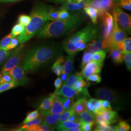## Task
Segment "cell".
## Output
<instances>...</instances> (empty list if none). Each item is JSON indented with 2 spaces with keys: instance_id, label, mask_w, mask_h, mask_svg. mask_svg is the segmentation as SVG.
Masks as SVG:
<instances>
[{
  "instance_id": "16",
  "label": "cell",
  "mask_w": 131,
  "mask_h": 131,
  "mask_svg": "<svg viewBox=\"0 0 131 131\" xmlns=\"http://www.w3.org/2000/svg\"><path fill=\"white\" fill-rule=\"evenodd\" d=\"M63 97L59 96L53 104L52 107L50 109L46 111L39 110V112L43 117H45L52 114L62 113L64 111H65L63 105Z\"/></svg>"
},
{
  "instance_id": "14",
  "label": "cell",
  "mask_w": 131,
  "mask_h": 131,
  "mask_svg": "<svg viewBox=\"0 0 131 131\" xmlns=\"http://www.w3.org/2000/svg\"><path fill=\"white\" fill-rule=\"evenodd\" d=\"M61 85L59 89L54 91V93L66 98L74 99V100L79 99V93L77 91L72 89L65 83H63Z\"/></svg>"
},
{
  "instance_id": "25",
  "label": "cell",
  "mask_w": 131,
  "mask_h": 131,
  "mask_svg": "<svg viewBox=\"0 0 131 131\" xmlns=\"http://www.w3.org/2000/svg\"><path fill=\"white\" fill-rule=\"evenodd\" d=\"M85 13L88 15L91 19L93 24H96L98 23L97 19L99 13L98 10L90 6H88L83 9Z\"/></svg>"
},
{
  "instance_id": "44",
  "label": "cell",
  "mask_w": 131,
  "mask_h": 131,
  "mask_svg": "<svg viewBox=\"0 0 131 131\" xmlns=\"http://www.w3.org/2000/svg\"><path fill=\"white\" fill-rule=\"evenodd\" d=\"M14 80H15L13 78V77L10 75L8 72H6L4 74H3V76L0 80V84L6 83L11 82Z\"/></svg>"
},
{
  "instance_id": "23",
  "label": "cell",
  "mask_w": 131,
  "mask_h": 131,
  "mask_svg": "<svg viewBox=\"0 0 131 131\" xmlns=\"http://www.w3.org/2000/svg\"><path fill=\"white\" fill-rule=\"evenodd\" d=\"M61 113L52 114L44 117L43 122L50 126L56 128L57 125L58 120L60 116Z\"/></svg>"
},
{
  "instance_id": "18",
  "label": "cell",
  "mask_w": 131,
  "mask_h": 131,
  "mask_svg": "<svg viewBox=\"0 0 131 131\" xmlns=\"http://www.w3.org/2000/svg\"><path fill=\"white\" fill-rule=\"evenodd\" d=\"M59 95L56 94H51L50 97L44 99L39 106V110L46 111L52 107L54 102L59 97Z\"/></svg>"
},
{
  "instance_id": "9",
  "label": "cell",
  "mask_w": 131,
  "mask_h": 131,
  "mask_svg": "<svg viewBox=\"0 0 131 131\" xmlns=\"http://www.w3.org/2000/svg\"><path fill=\"white\" fill-rule=\"evenodd\" d=\"M126 37V32L120 28L114 19L112 30L108 40V49L116 46L117 43L121 41Z\"/></svg>"
},
{
  "instance_id": "41",
  "label": "cell",
  "mask_w": 131,
  "mask_h": 131,
  "mask_svg": "<svg viewBox=\"0 0 131 131\" xmlns=\"http://www.w3.org/2000/svg\"><path fill=\"white\" fill-rule=\"evenodd\" d=\"M74 103V99L66 98V97H63V105L65 110L71 107Z\"/></svg>"
},
{
  "instance_id": "20",
  "label": "cell",
  "mask_w": 131,
  "mask_h": 131,
  "mask_svg": "<svg viewBox=\"0 0 131 131\" xmlns=\"http://www.w3.org/2000/svg\"><path fill=\"white\" fill-rule=\"evenodd\" d=\"M116 46L123 54L131 52V38H125L117 43Z\"/></svg>"
},
{
  "instance_id": "29",
  "label": "cell",
  "mask_w": 131,
  "mask_h": 131,
  "mask_svg": "<svg viewBox=\"0 0 131 131\" xmlns=\"http://www.w3.org/2000/svg\"><path fill=\"white\" fill-rule=\"evenodd\" d=\"M19 85V83L16 80H14L13 81L9 82V83H6L1 84H0V93L5 92L7 90H8L9 89L15 88L16 87H17Z\"/></svg>"
},
{
  "instance_id": "32",
  "label": "cell",
  "mask_w": 131,
  "mask_h": 131,
  "mask_svg": "<svg viewBox=\"0 0 131 131\" xmlns=\"http://www.w3.org/2000/svg\"><path fill=\"white\" fill-rule=\"evenodd\" d=\"M81 79H83V78L77 73L69 76V77L67 78V79L66 80L65 84L69 86L70 88H71L74 84H75V83L78 80Z\"/></svg>"
},
{
  "instance_id": "13",
  "label": "cell",
  "mask_w": 131,
  "mask_h": 131,
  "mask_svg": "<svg viewBox=\"0 0 131 131\" xmlns=\"http://www.w3.org/2000/svg\"><path fill=\"white\" fill-rule=\"evenodd\" d=\"M7 72L19 83V85H24L29 82V79L26 76L25 70L21 66L19 65Z\"/></svg>"
},
{
  "instance_id": "15",
  "label": "cell",
  "mask_w": 131,
  "mask_h": 131,
  "mask_svg": "<svg viewBox=\"0 0 131 131\" xmlns=\"http://www.w3.org/2000/svg\"><path fill=\"white\" fill-rule=\"evenodd\" d=\"M107 47L103 42V38L100 36L95 38L90 43L88 44L85 47V51H89L93 53L94 52L104 50Z\"/></svg>"
},
{
  "instance_id": "45",
  "label": "cell",
  "mask_w": 131,
  "mask_h": 131,
  "mask_svg": "<svg viewBox=\"0 0 131 131\" xmlns=\"http://www.w3.org/2000/svg\"><path fill=\"white\" fill-rule=\"evenodd\" d=\"M11 52L0 49V65L9 57Z\"/></svg>"
},
{
  "instance_id": "30",
  "label": "cell",
  "mask_w": 131,
  "mask_h": 131,
  "mask_svg": "<svg viewBox=\"0 0 131 131\" xmlns=\"http://www.w3.org/2000/svg\"><path fill=\"white\" fill-rule=\"evenodd\" d=\"M106 56V51L105 50L94 52L92 55V60L99 62H103Z\"/></svg>"
},
{
  "instance_id": "40",
  "label": "cell",
  "mask_w": 131,
  "mask_h": 131,
  "mask_svg": "<svg viewBox=\"0 0 131 131\" xmlns=\"http://www.w3.org/2000/svg\"><path fill=\"white\" fill-rule=\"evenodd\" d=\"M40 115H41L39 112V110H35L32 112L30 113L27 116L25 119L24 120L23 123L24 124H25L28 123V122H30L31 121L33 120L34 118L38 117H40Z\"/></svg>"
},
{
  "instance_id": "17",
  "label": "cell",
  "mask_w": 131,
  "mask_h": 131,
  "mask_svg": "<svg viewBox=\"0 0 131 131\" xmlns=\"http://www.w3.org/2000/svg\"><path fill=\"white\" fill-rule=\"evenodd\" d=\"M91 0H82L78 2H69L63 4L60 8L73 11H81L89 6Z\"/></svg>"
},
{
  "instance_id": "48",
  "label": "cell",
  "mask_w": 131,
  "mask_h": 131,
  "mask_svg": "<svg viewBox=\"0 0 131 131\" xmlns=\"http://www.w3.org/2000/svg\"><path fill=\"white\" fill-rule=\"evenodd\" d=\"M123 60H124L125 64L126 65L127 69L129 71L131 70V52L126 53L124 54Z\"/></svg>"
},
{
  "instance_id": "35",
  "label": "cell",
  "mask_w": 131,
  "mask_h": 131,
  "mask_svg": "<svg viewBox=\"0 0 131 131\" xmlns=\"http://www.w3.org/2000/svg\"><path fill=\"white\" fill-rule=\"evenodd\" d=\"M43 122V118L40 117H38L33 120L31 121L30 122H28V123L24 124L23 126L18 130V131H24L25 128H26L28 126L32 125H40Z\"/></svg>"
},
{
  "instance_id": "58",
  "label": "cell",
  "mask_w": 131,
  "mask_h": 131,
  "mask_svg": "<svg viewBox=\"0 0 131 131\" xmlns=\"http://www.w3.org/2000/svg\"><path fill=\"white\" fill-rule=\"evenodd\" d=\"M2 76H3V74L2 73H0V80L1 79Z\"/></svg>"
},
{
  "instance_id": "50",
  "label": "cell",
  "mask_w": 131,
  "mask_h": 131,
  "mask_svg": "<svg viewBox=\"0 0 131 131\" xmlns=\"http://www.w3.org/2000/svg\"><path fill=\"white\" fill-rule=\"evenodd\" d=\"M40 129L39 131H54L56 128L48 125L46 123L42 122V123L39 125Z\"/></svg>"
},
{
  "instance_id": "53",
  "label": "cell",
  "mask_w": 131,
  "mask_h": 131,
  "mask_svg": "<svg viewBox=\"0 0 131 131\" xmlns=\"http://www.w3.org/2000/svg\"><path fill=\"white\" fill-rule=\"evenodd\" d=\"M39 125H32L28 126L24 129V131H39Z\"/></svg>"
},
{
  "instance_id": "51",
  "label": "cell",
  "mask_w": 131,
  "mask_h": 131,
  "mask_svg": "<svg viewBox=\"0 0 131 131\" xmlns=\"http://www.w3.org/2000/svg\"><path fill=\"white\" fill-rule=\"evenodd\" d=\"M47 1L49 2L53 3L56 4H63L66 3H69V2H78L82 0H47Z\"/></svg>"
},
{
  "instance_id": "54",
  "label": "cell",
  "mask_w": 131,
  "mask_h": 131,
  "mask_svg": "<svg viewBox=\"0 0 131 131\" xmlns=\"http://www.w3.org/2000/svg\"><path fill=\"white\" fill-rule=\"evenodd\" d=\"M62 84H63V82H62V81L60 78L58 77L55 80L54 83V86L56 89L55 91H56L58 89H59L61 88V85Z\"/></svg>"
},
{
  "instance_id": "42",
  "label": "cell",
  "mask_w": 131,
  "mask_h": 131,
  "mask_svg": "<svg viewBox=\"0 0 131 131\" xmlns=\"http://www.w3.org/2000/svg\"><path fill=\"white\" fill-rule=\"evenodd\" d=\"M31 20L30 16H27L25 15H21L19 17L18 19L19 24H21L24 25V26H26L28 24Z\"/></svg>"
},
{
  "instance_id": "24",
  "label": "cell",
  "mask_w": 131,
  "mask_h": 131,
  "mask_svg": "<svg viewBox=\"0 0 131 131\" xmlns=\"http://www.w3.org/2000/svg\"><path fill=\"white\" fill-rule=\"evenodd\" d=\"M75 56L69 55L66 57L63 66L64 70L68 75L70 74L74 69V60Z\"/></svg>"
},
{
  "instance_id": "37",
  "label": "cell",
  "mask_w": 131,
  "mask_h": 131,
  "mask_svg": "<svg viewBox=\"0 0 131 131\" xmlns=\"http://www.w3.org/2000/svg\"><path fill=\"white\" fill-rule=\"evenodd\" d=\"M24 28L25 26L21 24H17L12 28L11 33L13 37H16L23 32Z\"/></svg>"
},
{
  "instance_id": "22",
  "label": "cell",
  "mask_w": 131,
  "mask_h": 131,
  "mask_svg": "<svg viewBox=\"0 0 131 131\" xmlns=\"http://www.w3.org/2000/svg\"><path fill=\"white\" fill-rule=\"evenodd\" d=\"M110 57L116 64H121L123 62V55L116 46L110 49Z\"/></svg>"
},
{
  "instance_id": "33",
  "label": "cell",
  "mask_w": 131,
  "mask_h": 131,
  "mask_svg": "<svg viewBox=\"0 0 131 131\" xmlns=\"http://www.w3.org/2000/svg\"><path fill=\"white\" fill-rule=\"evenodd\" d=\"M94 130L96 131H118V127L110 125H103L100 124H97Z\"/></svg>"
},
{
  "instance_id": "10",
  "label": "cell",
  "mask_w": 131,
  "mask_h": 131,
  "mask_svg": "<svg viewBox=\"0 0 131 131\" xmlns=\"http://www.w3.org/2000/svg\"><path fill=\"white\" fill-rule=\"evenodd\" d=\"M118 114L113 110H104L100 114L96 115L95 122L103 125H109L116 122Z\"/></svg>"
},
{
  "instance_id": "31",
  "label": "cell",
  "mask_w": 131,
  "mask_h": 131,
  "mask_svg": "<svg viewBox=\"0 0 131 131\" xmlns=\"http://www.w3.org/2000/svg\"><path fill=\"white\" fill-rule=\"evenodd\" d=\"M74 112H75L74 111L72 106L70 108L64 111L62 113V114L61 113V114L60 115L59 119L58 120L57 124L61 122H62L67 121L68 119L69 118V117H70V116Z\"/></svg>"
},
{
  "instance_id": "1",
  "label": "cell",
  "mask_w": 131,
  "mask_h": 131,
  "mask_svg": "<svg viewBox=\"0 0 131 131\" xmlns=\"http://www.w3.org/2000/svg\"><path fill=\"white\" fill-rule=\"evenodd\" d=\"M62 54L61 47L56 43L40 45L29 51L25 58L23 69L33 72L41 67L56 59Z\"/></svg>"
},
{
  "instance_id": "2",
  "label": "cell",
  "mask_w": 131,
  "mask_h": 131,
  "mask_svg": "<svg viewBox=\"0 0 131 131\" xmlns=\"http://www.w3.org/2000/svg\"><path fill=\"white\" fill-rule=\"evenodd\" d=\"M84 20L83 13L69 20H54L45 24L37 35L38 37L41 38H57L67 36L79 28Z\"/></svg>"
},
{
  "instance_id": "27",
  "label": "cell",
  "mask_w": 131,
  "mask_h": 131,
  "mask_svg": "<svg viewBox=\"0 0 131 131\" xmlns=\"http://www.w3.org/2000/svg\"><path fill=\"white\" fill-rule=\"evenodd\" d=\"M60 12V8H57L52 6H49L47 10V19L49 20L54 21L58 19Z\"/></svg>"
},
{
  "instance_id": "55",
  "label": "cell",
  "mask_w": 131,
  "mask_h": 131,
  "mask_svg": "<svg viewBox=\"0 0 131 131\" xmlns=\"http://www.w3.org/2000/svg\"><path fill=\"white\" fill-rule=\"evenodd\" d=\"M60 76H61V79L62 81V82H63V83H65L66 80L68 78V75L64 71V70L63 72L61 73Z\"/></svg>"
},
{
  "instance_id": "19",
  "label": "cell",
  "mask_w": 131,
  "mask_h": 131,
  "mask_svg": "<svg viewBox=\"0 0 131 131\" xmlns=\"http://www.w3.org/2000/svg\"><path fill=\"white\" fill-rule=\"evenodd\" d=\"M82 119L78 117V118L75 122H70L66 121L62 122L56 125V128L57 131H66L68 129H70L74 127H79L81 126Z\"/></svg>"
},
{
  "instance_id": "39",
  "label": "cell",
  "mask_w": 131,
  "mask_h": 131,
  "mask_svg": "<svg viewBox=\"0 0 131 131\" xmlns=\"http://www.w3.org/2000/svg\"><path fill=\"white\" fill-rule=\"evenodd\" d=\"M117 5L125 9L131 10V0H116Z\"/></svg>"
},
{
  "instance_id": "49",
  "label": "cell",
  "mask_w": 131,
  "mask_h": 131,
  "mask_svg": "<svg viewBox=\"0 0 131 131\" xmlns=\"http://www.w3.org/2000/svg\"><path fill=\"white\" fill-rule=\"evenodd\" d=\"M19 40L18 38L14 37L12 39L11 42L10 43L9 45L8 46L7 48V51H9L10 50H12L16 48L19 45Z\"/></svg>"
},
{
  "instance_id": "7",
  "label": "cell",
  "mask_w": 131,
  "mask_h": 131,
  "mask_svg": "<svg viewBox=\"0 0 131 131\" xmlns=\"http://www.w3.org/2000/svg\"><path fill=\"white\" fill-rule=\"evenodd\" d=\"M8 59L5 62L1 70V73L4 74L19 65L23 56V46H20L11 52Z\"/></svg>"
},
{
  "instance_id": "46",
  "label": "cell",
  "mask_w": 131,
  "mask_h": 131,
  "mask_svg": "<svg viewBox=\"0 0 131 131\" xmlns=\"http://www.w3.org/2000/svg\"><path fill=\"white\" fill-rule=\"evenodd\" d=\"M117 127L118 131H128L131 130V127L130 125L125 121L120 122Z\"/></svg>"
},
{
  "instance_id": "28",
  "label": "cell",
  "mask_w": 131,
  "mask_h": 131,
  "mask_svg": "<svg viewBox=\"0 0 131 131\" xmlns=\"http://www.w3.org/2000/svg\"><path fill=\"white\" fill-rule=\"evenodd\" d=\"M80 118L85 122H95L96 114L93 113L89 112V111L85 109L83 112L80 113Z\"/></svg>"
},
{
  "instance_id": "8",
  "label": "cell",
  "mask_w": 131,
  "mask_h": 131,
  "mask_svg": "<svg viewBox=\"0 0 131 131\" xmlns=\"http://www.w3.org/2000/svg\"><path fill=\"white\" fill-rule=\"evenodd\" d=\"M96 97L102 100L108 101L110 103L113 104H118L119 97L117 93L111 89L106 88H100L95 91Z\"/></svg>"
},
{
  "instance_id": "3",
  "label": "cell",
  "mask_w": 131,
  "mask_h": 131,
  "mask_svg": "<svg viewBox=\"0 0 131 131\" xmlns=\"http://www.w3.org/2000/svg\"><path fill=\"white\" fill-rule=\"evenodd\" d=\"M99 28L96 24H89L79 31L71 35L63 41L62 46L69 55L75 56L85 48L88 43L99 37Z\"/></svg>"
},
{
  "instance_id": "59",
  "label": "cell",
  "mask_w": 131,
  "mask_h": 131,
  "mask_svg": "<svg viewBox=\"0 0 131 131\" xmlns=\"http://www.w3.org/2000/svg\"><path fill=\"white\" fill-rule=\"evenodd\" d=\"M0 126H1V125H0Z\"/></svg>"
},
{
  "instance_id": "52",
  "label": "cell",
  "mask_w": 131,
  "mask_h": 131,
  "mask_svg": "<svg viewBox=\"0 0 131 131\" xmlns=\"http://www.w3.org/2000/svg\"><path fill=\"white\" fill-rule=\"evenodd\" d=\"M102 107L104 110H112V108L111 107V104L106 100H103Z\"/></svg>"
},
{
  "instance_id": "6",
  "label": "cell",
  "mask_w": 131,
  "mask_h": 131,
  "mask_svg": "<svg viewBox=\"0 0 131 131\" xmlns=\"http://www.w3.org/2000/svg\"><path fill=\"white\" fill-rule=\"evenodd\" d=\"M102 19V36L103 42L108 49V40L112 30L114 19L108 12H105L100 16Z\"/></svg>"
},
{
  "instance_id": "4",
  "label": "cell",
  "mask_w": 131,
  "mask_h": 131,
  "mask_svg": "<svg viewBox=\"0 0 131 131\" xmlns=\"http://www.w3.org/2000/svg\"><path fill=\"white\" fill-rule=\"evenodd\" d=\"M50 6L44 4H39L34 7L30 15L31 20L25 27L23 32L18 37L21 44L27 42L36 35L47 22V10Z\"/></svg>"
},
{
  "instance_id": "36",
  "label": "cell",
  "mask_w": 131,
  "mask_h": 131,
  "mask_svg": "<svg viewBox=\"0 0 131 131\" xmlns=\"http://www.w3.org/2000/svg\"><path fill=\"white\" fill-rule=\"evenodd\" d=\"M89 85L90 84L89 83L87 82L86 81H85L83 79H81L78 80L75 83V84L71 87V88L76 91H78L80 89H83V88L89 86Z\"/></svg>"
},
{
  "instance_id": "57",
  "label": "cell",
  "mask_w": 131,
  "mask_h": 131,
  "mask_svg": "<svg viewBox=\"0 0 131 131\" xmlns=\"http://www.w3.org/2000/svg\"><path fill=\"white\" fill-rule=\"evenodd\" d=\"M18 0H0V1H6V2H9V1H15Z\"/></svg>"
},
{
  "instance_id": "47",
  "label": "cell",
  "mask_w": 131,
  "mask_h": 131,
  "mask_svg": "<svg viewBox=\"0 0 131 131\" xmlns=\"http://www.w3.org/2000/svg\"><path fill=\"white\" fill-rule=\"evenodd\" d=\"M86 80L88 81H90L91 82L99 83L101 81L102 78L99 74H93L89 75L86 78Z\"/></svg>"
},
{
  "instance_id": "38",
  "label": "cell",
  "mask_w": 131,
  "mask_h": 131,
  "mask_svg": "<svg viewBox=\"0 0 131 131\" xmlns=\"http://www.w3.org/2000/svg\"><path fill=\"white\" fill-rule=\"evenodd\" d=\"M93 53L89 51H84V55L82 58V61L81 68L84 67L87 63L92 60V55Z\"/></svg>"
},
{
  "instance_id": "26",
  "label": "cell",
  "mask_w": 131,
  "mask_h": 131,
  "mask_svg": "<svg viewBox=\"0 0 131 131\" xmlns=\"http://www.w3.org/2000/svg\"><path fill=\"white\" fill-rule=\"evenodd\" d=\"M86 100V99L85 98L79 99L77 100L76 102H74L72 105V107L74 111L77 115H79L80 113L83 112L85 109V103Z\"/></svg>"
},
{
  "instance_id": "21",
  "label": "cell",
  "mask_w": 131,
  "mask_h": 131,
  "mask_svg": "<svg viewBox=\"0 0 131 131\" xmlns=\"http://www.w3.org/2000/svg\"><path fill=\"white\" fill-rule=\"evenodd\" d=\"M65 60V57L61 55L56 59V61L52 66V70L57 76H60L61 73L63 72L64 68L62 64L64 63Z\"/></svg>"
},
{
  "instance_id": "5",
  "label": "cell",
  "mask_w": 131,
  "mask_h": 131,
  "mask_svg": "<svg viewBox=\"0 0 131 131\" xmlns=\"http://www.w3.org/2000/svg\"><path fill=\"white\" fill-rule=\"evenodd\" d=\"M113 17L120 28L131 34V18L129 15L124 12L118 6H115L113 10Z\"/></svg>"
},
{
  "instance_id": "56",
  "label": "cell",
  "mask_w": 131,
  "mask_h": 131,
  "mask_svg": "<svg viewBox=\"0 0 131 131\" xmlns=\"http://www.w3.org/2000/svg\"><path fill=\"white\" fill-rule=\"evenodd\" d=\"M66 131H81V129L80 127H74V128H72L70 129H67Z\"/></svg>"
},
{
  "instance_id": "12",
  "label": "cell",
  "mask_w": 131,
  "mask_h": 131,
  "mask_svg": "<svg viewBox=\"0 0 131 131\" xmlns=\"http://www.w3.org/2000/svg\"><path fill=\"white\" fill-rule=\"evenodd\" d=\"M114 0H91L89 6L98 10L99 15L101 16L112 8Z\"/></svg>"
},
{
  "instance_id": "11",
  "label": "cell",
  "mask_w": 131,
  "mask_h": 131,
  "mask_svg": "<svg viewBox=\"0 0 131 131\" xmlns=\"http://www.w3.org/2000/svg\"><path fill=\"white\" fill-rule=\"evenodd\" d=\"M103 62H99L97 61H90L87 63L81 72L77 73L83 78H86L89 75L93 74H100L101 72Z\"/></svg>"
},
{
  "instance_id": "43",
  "label": "cell",
  "mask_w": 131,
  "mask_h": 131,
  "mask_svg": "<svg viewBox=\"0 0 131 131\" xmlns=\"http://www.w3.org/2000/svg\"><path fill=\"white\" fill-rule=\"evenodd\" d=\"M94 122H85L82 120L80 128L81 131H89L92 130V128L93 126Z\"/></svg>"
},
{
  "instance_id": "34",
  "label": "cell",
  "mask_w": 131,
  "mask_h": 131,
  "mask_svg": "<svg viewBox=\"0 0 131 131\" xmlns=\"http://www.w3.org/2000/svg\"><path fill=\"white\" fill-rule=\"evenodd\" d=\"M13 38H14L13 36H12L11 33H10L4 38L0 42V49L7 51V47L9 45L10 43Z\"/></svg>"
}]
</instances>
